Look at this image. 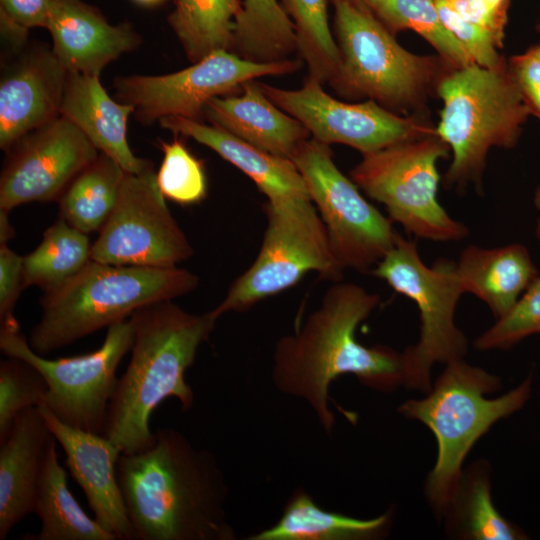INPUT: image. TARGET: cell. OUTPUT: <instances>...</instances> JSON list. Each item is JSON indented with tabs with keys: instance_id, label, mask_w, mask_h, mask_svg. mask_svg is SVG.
Listing matches in <instances>:
<instances>
[{
	"instance_id": "cell-1",
	"label": "cell",
	"mask_w": 540,
	"mask_h": 540,
	"mask_svg": "<svg viewBox=\"0 0 540 540\" xmlns=\"http://www.w3.org/2000/svg\"><path fill=\"white\" fill-rule=\"evenodd\" d=\"M117 476L134 540H235L229 488L215 456L172 427L146 449L122 453Z\"/></svg>"
},
{
	"instance_id": "cell-2",
	"label": "cell",
	"mask_w": 540,
	"mask_h": 540,
	"mask_svg": "<svg viewBox=\"0 0 540 540\" xmlns=\"http://www.w3.org/2000/svg\"><path fill=\"white\" fill-rule=\"evenodd\" d=\"M379 303L376 293L337 281L301 329L283 336L275 345V387L305 400L328 435L335 425L328 392L336 378L350 373L364 385L383 391L403 384L402 353L381 345L366 347L355 336L359 324Z\"/></svg>"
},
{
	"instance_id": "cell-3",
	"label": "cell",
	"mask_w": 540,
	"mask_h": 540,
	"mask_svg": "<svg viewBox=\"0 0 540 540\" xmlns=\"http://www.w3.org/2000/svg\"><path fill=\"white\" fill-rule=\"evenodd\" d=\"M130 318L134 325L131 358L117 380L103 433L124 454L152 444L150 418L164 400L176 398L183 411L192 407L194 393L185 372L218 319L212 310L194 314L172 300L146 305Z\"/></svg>"
},
{
	"instance_id": "cell-4",
	"label": "cell",
	"mask_w": 540,
	"mask_h": 540,
	"mask_svg": "<svg viewBox=\"0 0 540 540\" xmlns=\"http://www.w3.org/2000/svg\"><path fill=\"white\" fill-rule=\"evenodd\" d=\"M199 278L175 267L112 265L90 260L62 284L44 291L42 313L28 342L42 356L128 319L138 309L195 290Z\"/></svg>"
},
{
	"instance_id": "cell-5",
	"label": "cell",
	"mask_w": 540,
	"mask_h": 540,
	"mask_svg": "<svg viewBox=\"0 0 540 540\" xmlns=\"http://www.w3.org/2000/svg\"><path fill=\"white\" fill-rule=\"evenodd\" d=\"M499 379L456 359L446 364L431 392L408 400L399 412L419 420L435 435L436 464L427 481V495L437 511L445 512L460 489L461 465L474 443L498 420L520 409L530 395L531 382L495 399L484 395L498 389Z\"/></svg>"
},
{
	"instance_id": "cell-6",
	"label": "cell",
	"mask_w": 540,
	"mask_h": 540,
	"mask_svg": "<svg viewBox=\"0 0 540 540\" xmlns=\"http://www.w3.org/2000/svg\"><path fill=\"white\" fill-rule=\"evenodd\" d=\"M437 92L443 108L435 132L452 152L445 182L480 184L490 148L514 147L531 111L505 63L454 68Z\"/></svg>"
},
{
	"instance_id": "cell-7",
	"label": "cell",
	"mask_w": 540,
	"mask_h": 540,
	"mask_svg": "<svg viewBox=\"0 0 540 540\" xmlns=\"http://www.w3.org/2000/svg\"><path fill=\"white\" fill-rule=\"evenodd\" d=\"M340 67L329 82L345 97H367L385 108L416 105L439 75L435 57L403 48L374 14L353 0H331Z\"/></svg>"
},
{
	"instance_id": "cell-8",
	"label": "cell",
	"mask_w": 540,
	"mask_h": 540,
	"mask_svg": "<svg viewBox=\"0 0 540 540\" xmlns=\"http://www.w3.org/2000/svg\"><path fill=\"white\" fill-rule=\"evenodd\" d=\"M264 213L267 225L258 255L212 310L217 318L293 287L308 272L335 282L342 278L344 270L310 197L267 200Z\"/></svg>"
},
{
	"instance_id": "cell-9",
	"label": "cell",
	"mask_w": 540,
	"mask_h": 540,
	"mask_svg": "<svg viewBox=\"0 0 540 540\" xmlns=\"http://www.w3.org/2000/svg\"><path fill=\"white\" fill-rule=\"evenodd\" d=\"M449 153L436 134L406 140L364 154L350 176L407 233L435 242L459 241L468 235V228L452 218L437 198V162Z\"/></svg>"
},
{
	"instance_id": "cell-10",
	"label": "cell",
	"mask_w": 540,
	"mask_h": 540,
	"mask_svg": "<svg viewBox=\"0 0 540 540\" xmlns=\"http://www.w3.org/2000/svg\"><path fill=\"white\" fill-rule=\"evenodd\" d=\"M372 275L413 300L420 314V338L402 353L403 384L431 390L430 371L437 363L463 359L467 340L454 322L463 293L456 264L437 260L431 267L420 258L416 244L400 234L393 248L375 265Z\"/></svg>"
},
{
	"instance_id": "cell-11",
	"label": "cell",
	"mask_w": 540,
	"mask_h": 540,
	"mask_svg": "<svg viewBox=\"0 0 540 540\" xmlns=\"http://www.w3.org/2000/svg\"><path fill=\"white\" fill-rule=\"evenodd\" d=\"M133 340L134 325L129 317L109 326L95 351L47 359L30 347L17 320L2 323L0 328L1 352L29 362L46 380L48 390L41 405L63 423L101 435L118 380L117 368Z\"/></svg>"
},
{
	"instance_id": "cell-12",
	"label": "cell",
	"mask_w": 540,
	"mask_h": 540,
	"mask_svg": "<svg viewBox=\"0 0 540 540\" xmlns=\"http://www.w3.org/2000/svg\"><path fill=\"white\" fill-rule=\"evenodd\" d=\"M291 160L305 181L340 267L358 272L372 270L399 236L392 220L369 203L353 180L339 170L328 144L310 137Z\"/></svg>"
},
{
	"instance_id": "cell-13",
	"label": "cell",
	"mask_w": 540,
	"mask_h": 540,
	"mask_svg": "<svg viewBox=\"0 0 540 540\" xmlns=\"http://www.w3.org/2000/svg\"><path fill=\"white\" fill-rule=\"evenodd\" d=\"M300 66L295 60L255 62L230 50H216L174 73L118 76L114 88L121 102L134 107L142 124L169 116L201 121L211 99L242 89L255 78L289 74Z\"/></svg>"
},
{
	"instance_id": "cell-14",
	"label": "cell",
	"mask_w": 540,
	"mask_h": 540,
	"mask_svg": "<svg viewBox=\"0 0 540 540\" xmlns=\"http://www.w3.org/2000/svg\"><path fill=\"white\" fill-rule=\"evenodd\" d=\"M153 165L125 173L115 207L92 243L91 260L112 265L168 268L193 248L166 205Z\"/></svg>"
},
{
	"instance_id": "cell-15",
	"label": "cell",
	"mask_w": 540,
	"mask_h": 540,
	"mask_svg": "<svg viewBox=\"0 0 540 540\" xmlns=\"http://www.w3.org/2000/svg\"><path fill=\"white\" fill-rule=\"evenodd\" d=\"M320 81L307 77L300 89L260 83L264 94L300 121L312 138L348 145L364 154L393 144L436 134L422 122L402 117L374 100L347 103L326 93Z\"/></svg>"
},
{
	"instance_id": "cell-16",
	"label": "cell",
	"mask_w": 540,
	"mask_h": 540,
	"mask_svg": "<svg viewBox=\"0 0 540 540\" xmlns=\"http://www.w3.org/2000/svg\"><path fill=\"white\" fill-rule=\"evenodd\" d=\"M0 177V210L58 200L72 180L99 155L85 134L60 115L19 139Z\"/></svg>"
},
{
	"instance_id": "cell-17",
	"label": "cell",
	"mask_w": 540,
	"mask_h": 540,
	"mask_svg": "<svg viewBox=\"0 0 540 540\" xmlns=\"http://www.w3.org/2000/svg\"><path fill=\"white\" fill-rule=\"evenodd\" d=\"M5 68L0 82V148L60 116L68 71L52 48L24 50Z\"/></svg>"
},
{
	"instance_id": "cell-18",
	"label": "cell",
	"mask_w": 540,
	"mask_h": 540,
	"mask_svg": "<svg viewBox=\"0 0 540 540\" xmlns=\"http://www.w3.org/2000/svg\"><path fill=\"white\" fill-rule=\"evenodd\" d=\"M38 408L62 446L66 467L84 492L95 520L117 540H134L117 476L121 450L104 435L67 425L44 405Z\"/></svg>"
},
{
	"instance_id": "cell-19",
	"label": "cell",
	"mask_w": 540,
	"mask_h": 540,
	"mask_svg": "<svg viewBox=\"0 0 540 540\" xmlns=\"http://www.w3.org/2000/svg\"><path fill=\"white\" fill-rule=\"evenodd\" d=\"M47 30L53 52L69 73L100 76L105 66L142 42L132 24H111L82 0H56Z\"/></svg>"
},
{
	"instance_id": "cell-20",
	"label": "cell",
	"mask_w": 540,
	"mask_h": 540,
	"mask_svg": "<svg viewBox=\"0 0 540 540\" xmlns=\"http://www.w3.org/2000/svg\"><path fill=\"white\" fill-rule=\"evenodd\" d=\"M55 439L38 406L21 412L0 443V540L34 513L47 452Z\"/></svg>"
},
{
	"instance_id": "cell-21",
	"label": "cell",
	"mask_w": 540,
	"mask_h": 540,
	"mask_svg": "<svg viewBox=\"0 0 540 540\" xmlns=\"http://www.w3.org/2000/svg\"><path fill=\"white\" fill-rule=\"evenodd\" d=\"M239 96L211 99L204 117L246 143L265 152L291 159L298 147L311 137L306 127L277 107L262 91L260 83L250 80L242 85Z\"/></svg>"
},
{
	"instance_id": "cell-22",
	"label": "cell",
	"mask_w": 540,
	"mask_h": 540,
	"mask_svg": "<svg viewBox=\"0 0 540 540\" xmlns=\"http://www.w3.org/2000/svg\"><path fill=\"white\" fill-rule=\"evenodd\" d=\"M134 107L109 96L99 76L68 73L60 115L74 123L100 153L125 172L138 174L153 165L137 157L127 140V122Z\"/></svg>"
},
{
	"instance_id": "cell-23",
	"label": "cell",
	"mask_w": 540,
	"mask_h": 540,
	"mask_svg": "<svg viewBox=\"0 0 540 540\" xmlns=\"http://www.w3.org/2000/svg\"><path fill=\"white\" fill-rule=\"evenodd\" d=\"M159 123L174 134L194 139L215 151L247 175L267 200L310 197L305 181L291 159L258 149L226 130L179 116Z\"/></svg>"
},
{
	"instance_id": "cell-24",
	"label": "cell",
	"mask_w": 540,
	"mask_h": 540,
	"mask_svg": "<svg viewBox=\"0 0 540 540\" xmlns=\"http://www.w3.org/2000/svg\"><path fill=\"white\" fill-rule=\"evenodd\" d=\"M456 264L463 293L482 300L496 319L503 316L539 275L520 243L495 248L466 247Z\"/></svg>"
},
{
	"instance_id": "cell-25",
	"label": "cell",
	"mask_w": 540,
	"mask_h": 540,
	"mask_svg": "<svg viewBox=\"0 0 540 540\" xmlns=\"http://www.w3.org/2000/svg\"><path fill=\"white\" fill-rule=\"evenodd\" d=\"M56 438L51 442L41 475L34 513L41 522L36 534L24 540H117L95 518L81 508L67 483V473L60 464Z\"/></svg>"
},
{
	"instance_id": "cell-26",
	"label": "cell",
	"mask_w": 540,
	"mask_h": 540,
	"mask_svg": "<svg viewBox=\"0 0 540 540\" xmlns=\"http://www.w3.org/2000/svg\"><path fill=\"white\" fill-rule=\"evenodd\" d=\"M388 514L357 519L320 508L304 490L298 489L287 502L278 522L248 540H353L378 536L388 523Z\"/></svg>"
},
{
	"instance_id": "cell-27",
	"label": "cell",
	"mask_w": 540,
	"mask_h": 540,
	"mask_svg": "<svg viewBox=\"0 0 540 540\" xmlns=\"http://www.w3.org/2000/svg\"><path fill=\"white\" fill-rule=\"evenodd\" d=\"M125 173L116 161L99 153L58 199L60 218L84 233L99 231L115 207Z\"/></svg>"
},
{
	"instance_id": "cell-28",
	"label": "cell",
	"mask_w": 540,
	"mask_h": 540,
	"mask_svg": "<svg viewBox=\"0 0 540 540\" xmlns=\"http://www.w3.org/2000/svg\"><path fill=\"white\" fill-rule=\"evenodd\" d=\"M232 52L255 62H275L298 51L295 27L277 0H243L235 18Z\"/></svg>"
},
{
	"instance_id": "cell-29",
	"label": "cell",
	"mask_w": 540,
	"mask_h": 540,
	"mask_svg": "<svg viewBox=\"0 0 540 540\" xmlns=\"http://www.w3.org/2000/svg\"><path fill=\"white\" fill-rule=\"evenodd\" d=\"M240 6L239 0H176L168 22L192 63L231 50Z\"/></svg>"
},
{
	"instance_id": "cell-30",
	"label": "cell",
	"mask_w": 540,
	"mask_h": 540,
	"mask_svg": "<svg viewBox=\"0 0 540 540\" xmlns=\"http://www.w3.org/2000/svg\"><path fill=\"white\" fill-rule=\"evenodd\" d=\"M87 233L57 220L43 234L35 250L23 256L25 287L50 290L73 277L91 260Z\"/></svg>"
},
{
	"instance_id": "cell-31",
	"label": "cell",
	"mask_w": 540,
	"mask_h": 540,
	"mask_svg": "<svg viewBox=\"0 0 540 540\" xmlns=\"http://www.w3.org/2000/svg\"><path fill=\"white\" fill-rule=\"evenodd\" d=\"M293 19L298 51L307 64L309 77L330 82L338 72L341 57L328 22L327 0H282Z\"/></svg>"
},
{
	"instance_id": "cell-32",
	"label": "cell",
	"mask_w": 540,
	"mask_h": 540,
	"mask_svg": "<svg viewBox=\"0 0 540 540\" xmlns=\"http://www.w3.org/2000/svg\"><path fill=\"white\" fill-rule=\"evenodd\" d=\"M379 18L393 30L415 31L454 68L475 64L441 20L434 0H388Z\"/></svg>"
},
{
	"instance_id": "cell-33",
	"label": "cell",
	"mask_w": 540,
	"mask_h": 540,
	"mask_svg": "<svg viewBox=\"0 0 540 540\" xmlns=\"http://www.w3.org/2000/svg\"><path fill=\"white\" fill-rule=\"evenodd\" d=\"M47 390L43 375L29 362L12 356L0 362V443L21 412L43 403Z\"/></svg>"
},
{
	"instance_id": "cell-34",
	"label": "cell",
	"mask_w": 540,
	"mask_h": 540,
	"mask_svg": "<svg viewBox=\"0 0 540 540\" xmlns=\"http://www.w3.org/2000/svg\"><path fill=\"white\" fill-rule=\"evenodd\" d=\"M163 159L156 180L162 195L182 205L202 201L207 194V180L202 161L180 140L159 141Z\"/></svg>"
},
{
	"instance_id": "cell-35",
	"label": "cell",
	"mask_w": 540,
	"mask_h": 540,
	"mask_svg": "<svg viewBox=\"0 0 540 540\" xmlns=\"http://www.w3.org/2000/svg\"><path fill=\"white\" fill-rule=\"evenodd\" d=\"M540 333V274L516 303L475 341L479 350L507 349Z\"/></svg>"
},
{
	"instance_id": "cell-36",
	"label": "cell",
	"mask_w": 540,
	"mask_h": 540,
	"mask_svg": "<svg viewBox=\"0 0 540 540\" xmlns=\"http://www.w3.org/2000/svg\"><path fill=\"white\" fill-rule=\"evenodd\" d=\"M464 522L468 535L477 540H514L521 534L497 511L488 480L478 475L470 481L464 499Z\"/></svg>"
},
{
	"instance_id": "cell-37",
	"label": "cell",
	"mask_w": 540,
	"mask_h": 540,
	"mask_svg": "<svg viewBox=\"0 0 540 540\" xmlns=\"http://www.w3.org/2000/svg\"><path fill=\"white\" fill-rule=\"evenodd\" d=\"M434 1L441 20L464 46L475 64L486 68H497L504 64L498 52L503 37L463 19L444 0Z\"/></svg>"
},
{
	"instance_id": "cell-38",
	"label": "cell",
	"mask_w": 540,
	"mask_h": 540,
	"mask_svg": "<svg viewBox=\"0 0 540 540\" xmlns=\"http://www.w3.org/2000/svg\"><path fill=\"white\" fill-rule=\"evenodd\" d=\"M24 284L23 257L0 244V322L15 320L14 309Z\"/></svg>"
},
{
	"instance_id": "cell-39",
	"label": "cell",
	"mask_w": 540,
	"mask_h": 540,
	"mask_svg": "<svg viewBox=\"0 0 540 540\" xmlns=\"http://www.w3.org/2000/svg\"><path fill=\"white\" fill-rule=\"evenodd\" d=\"M509 70L531 114L540 119V45L512 57Z\"/></svg>"
},
{
	"instance_id": "cell-40",
	"label": "cell",
	"mask_w": 540,
	"mask_h": 540,
	"mask_svg": "<svg viewBox=\"0 0 540 540\" xmlns=\"http://www.w3.org/2000/svg\"><path fill=\"white\" fill-rule=\"evenodd\" d=\"M56 0H0V12L27 29H47Z\"/></svg>"
},
{
	"instance_id": "cell-41",
	"label": "cell",
	"mask_w": 540,
	"mask_h": 540,
	"mask_svg": "<svg viewBox=\"0 0 540 540\" xmlns=\"http://www.w3.org/2000/svg\"><path fill=\"white\" fill-rule=\"evenodd\" d=\"M463 19L504 37L506 12L489 8L481 0H444Z\"/></svg>"
},
{
	"instance_id": "cell-42",
	"label": "cell",
	"mask_w": 540,
	"mask_h": 540,
	"mask_svg": "<svg viewBox=\"0 0 540 540\" xmlns=\"http://www.w3.org/2000/svg\"><path fill=\"white\" fill-rule=\"evenodd\" d=\"M0 30L2 40L10 56H18L25 50L29 29L0 12Z\"/></svg>"
},
{
	"instance_id": "cell-43",
	"label": "cell",
	"mask_w": 540,
	"mask_h": 540,
	"mask_svg": "<svg viewBox=\"0 0 540 540\" xmlns=\"http://www.w3.org/2000/svg\"><path fill=\"white\" fill-rule=\"evenodd\" d=\"M8 215V211L0 210V244H7L14 236V228L9 221Z\"/></svg>"
},
{
	"instance_id": "cell-44",
	"label": "cell",
	"mask_w": 540,
	"mask_h": 540,
	"mask_svg": "<svg viewBox=\"0 0 540 540\" xmlns=\"http://www.w3.org/2000/svg\"><path fill=\"white\" fill-rule=\"evenodd\" d=\"M362 7L366 8L373 14L375 13L378 17L384 9L388 0H353Z\"/></svg>"
},
{
	"instance_id": "cell-45",
	"label": "cell",
	"mask_w": 540,
	"mask_h": 540,
	"mask_svg": "<svg viewBox=\"0 0 540 540\" xmlns=\"http://www.w3.org/2000/svg\"><path fill=\"white\" fill-rule=\"evenodd\" d=\"M533 201L534 206L539 214L535 227V235L537 240L540 242V187L535 190Z\"/></svg>"
},
{
	"instance_id": "cell-46",
	"label": "cell",
	"mask_w": 540,
	"mask_h": 540,
	"mask_svg": "<svg viewBox=\"0 0 540 540\" xmlns=\"http://www.w3.org/2000/svg\"><path fill=\"white\" fill-rule=\"evenodd\" d=\"M489 8L498 12H506L507 0H481Z\"/></svg>"
},
{
	"instance_id": "cell-47",
	"label": "cell",
	"mask_w": 540,
	"mask_h": 540,
	"mask_svg": "<svg viewBox=\"0 0 540 540\" xmlns=\"http://www.w3.org/2000/svg\"><path fill=\"white\" fill-rule=\"evenodd\" d=\"M132 1H134L135 3L141 6L150 7V6H156L162 3L164 0H132Z\"/></svg>"
},
{
	"instance_id": "cell-48",
	"label": "cell",
	"mask_w": 540,
	"mask_h": 540,
	"mask_svg": "<svg viewBox=\"0 0 540 540\" xmlns=\"http://www.w3.org/2000/svg\"><path fill=\"white\" fill-rule=\"evenodd\" d=\"M539 28H540V26H539Z\"/></svg>"
}]
</instances>
